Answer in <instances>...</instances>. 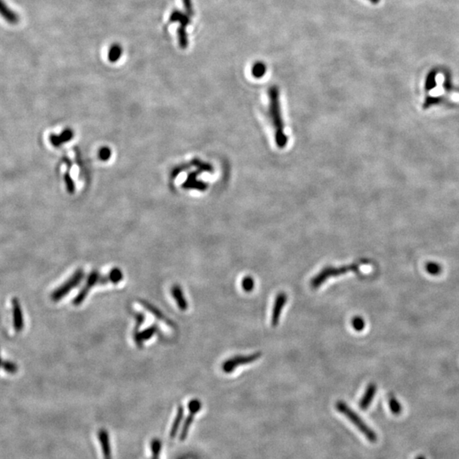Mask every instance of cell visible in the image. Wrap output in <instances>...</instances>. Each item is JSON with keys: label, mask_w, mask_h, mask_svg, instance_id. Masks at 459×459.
Here are the masks:
<instances>
[{"label": "cell", "mask_w": 459, "mask_h": 459, "mask_svg": "<svg viewBox=\"0 0 459 459\" xmlns=\"http://www.w3.org/2000/svg\"><path fill=\"white\" fill-rule=\"evenodd\" d=\"M140 302L143 306L144 308H146L149 312H151L152 315L156 317V319L162 321L163 323L170 326V328H175V323H173L171 320L169 319L167 316H164L163 312L159 309H157L156 306H153L152 304L147 302V301H145V300H140Z\"/></svg>", "instance_id": "11"}, {"label": "cell", "mask_w": 459, "mask_h": 459, "mask_svg": "<svg viewBox=\"0 0 459 459\" xmlns=\"http://www.w3.org/2000/svg\"><path fill=\"white\" fill-rule=\"evenodd\" d=\"M266 72V66L264 63L261 62H258L254 63L252 67V74L255 78H262Z\"/></svg>", "instance_id": "20"}, {"label": "cell", "mask_w": 459, "mask_h": 459, "mask_svg": "<svg viewBox=\"0 0 459 459\" xmlns=\"http://www.w3.org/2000/svg\"><path fill=\"white\" fill-rule=\"evenodd\" d=\"M1 368H3L4 371L8 372V373H10V374H15V373H17L18 370H19L18 365H17V363H15L14 362L9 361V360H4V361L2 362Z\"/></svg>", "instance_id": "22"}, {"label": "cell", "mask_w": 459, "mask_h": 459, "mask_svg": "<svg viewBox=\"0 0 459 459\" xmlns=\"http://www.w3.org/2000/svg\"><path fill=\"white\" fill-rule=\"evenodd\" d=\"M11 304H12L14 329L16 332H22L25 327V321H24L22 306L17 298H13Z\"/></svg>", "instance_id": "6"}, {"label": "cell", "mask_w": 459, "mask_h": 459, "mask_svg": "<svg viewBox=\"0 0 459 459\" xmlns=\"http://www.w3.org/2000/svg\"><path fill=\"white\" fill-rule=\"evenodd\" d=\"M336 409L339 411L340 414L345 415V417L348 418L361 432H362L364 437L368 439L370 442L375 443L378 440L377 434L375 433L373 430H372L370 427L368 426L364 421L362 420V417L359 416L358 414L352 410L350 407H349L347 404L342 401H337L335 405Z\"/></svg>", "instance_id": "1"}, {"label": "cell", "mask_w": 459, "mask_h": 459, "mask_svg": "<svg viewBox=\"0 0 459 459\" xmlns=\"http://www.w3.org/2000/svg\"><path fill=\"white\" fill-rule=\"evenodd\" d=\"M85 271L83 269H78L72 276L69 277L64 284L53 291L50 294V299L54 302H59L66 296L72 290L78 287L85 277Z\"/></svg>", "instance_id": "4"}, {"label": "cell", "mask_w": 459, "mask_h": 459, "mask_svg": "<svg viewBox=\"0 0 459 459\" xmlns=\"http://www.w3.org/2000/svg\"><path fill=\"white\" fill-rule=\"evenodd\" d=\"M443 87H444V89L447 92L452 91V90H453V83H452V78H451V75H450L449 73H446V74H445Z\"/></svg>", "instance_id": "29"}, {"label": "cell", "mask_w": 459, "mask_h": 459, "mask_svg": "<svg viewBox=\"0 0 459 459\" xmlns=\"http://www.w3.org/2000/svg\"><path fill=\"white\" fill-rule=\"evenodd\" d=\"M359 270V265L356 264H349L340 267H333V266H327L320 271L319 273L313 277L310 281V285L313 288H318L321 287L326 281L333 277H339L344 274L348 273L350 271H357Z\"/></svg>", "instance_id": "3"}, {"label": "cell", "mask_w": 459, "mask_h": 459, "mask_svg": "<svg viewBox=\"0 0 459 459\" xmlns=\"http://www.w3.org/2000/svg\"><path fill=\"white\" fill-rule=\"evenodd\" d=\"M426 270L428 272L432 275H438L441 271V266L440 264L435 263V262H430L426 265Z\"/></svg>", "instance_id": "27"}, {"label": "cell", "mask_w": 459, "mask_h": 459, "mask_svg": "<svg viewBox=\"0 0 459 459\" xmlns=\"http://www.w3.org/2000/svg\"><path fill=\"white\" fill-rule=\"evenodd\" d=\"M183 417H184V408H183L182 406H179L177 414H176L175 418L174 423H173L172 428L170 430V437L171 438H175L177 433H178L180 423L182 422Z\"/></svg>", "instance_id": "17"}, {"label": "cell", "mask_w": 459, "mask_h": 459, "mask_svg": "<svg viewBox=\"0 0 459 459\" xmlns=\"http://www.w3.org/2000/svg\"><path fill=\"white\" fill-rule=\"evenodd\" d=\"M0 17L11 25H17L20 22L19 15L12 10L4 0H0Z\"/></svg>", "instance_id": "9"}, {"label": "cell", "mask_w": 459, "mask_h": 459, "mask_svg": "<svg viewBox=\"0 0 459 459\" xmlns=\"http://www.w3.org/2000/svg\"><path fill=\"white\" fill-rule=\"evenodd\" d=\"M261 355H262V354L261 352H257V353H254V354L248 355H235L233 357L226 360L223 363L222 369L226 373H230V372H232L234 370H236L239 366L249 364V363L256 362L257 360L261 358Z\"/></svg>", "instance_id": "5"}, {"label": "cell", "mask_w": 459, "mask_h": 459, "mask_svg": "<svg viewBox=\"0 0 459 459\" xmlns=\"http://www.w3.org/2000/svg\"><path fill=\"white\" fill-rule=\"evenodd\" d=\"M437 71L436 69H433L431 70L426 76V79H425V84H424V89L426 90L427 92L431 91L433 90L434 88H436L437 86Z\"/></svg>", "instance_id": "19"}, {"label": "cell", "mask_w": 459, "mask_h": 459, "mask_svg": "<svg viewBox=\"0 0 459 459\" xmlns=\"http://www.w3.org/2000/svg\"><path fill=\"white\" fill-rule=\"evenodd\" d=\"M443 101L442 97H434V96H429L426 98V100L423 103V108L428 109L435 105L440 104Z\"/></svg>", "instance_id": "24"}, {"label": "cell", "mask_w": 459, "mask_h": 459, "mask_svg": "<svg viewBox=\"0 0 459 459\" xmlns=\"http://www.w3.org/2000/svg\"><path fill=\"white\" fill-rule=\"evenodd\" d=\"M2 359H1V355H0V368H1V365H2Z\"/></svg>", "instance_id": "34"}, {"label": "cell", "mask_w": 459, "mask_h": 459, "mask_svg": "<svg viewBox=\"0 0 459 459\" xmlns=\"http://www.w3.org/2000/svg\"><path fill=\"white\" fill-rule=\"evenodd\" d=\"M190 414L187 417H186V421L184 423V425H183L182 430L180 432V436H179V440H185L186 439V437L188 436V432H189L190 427L192 425V422L194 420V417H195L196 414H197L198 412H197L195 410H189Z\"/></svg>", "instance_id": "15"}, {"label": "cell", "mask_w": 459, "mask_h": 459, "mask_svg": "<svg viewBox=\"0 0 459 459\" xmlns=\"http://www.w3.org/2000/svg\"><path fill=\"white\" fill-rule=\"evenodd\" d=\"M171 295H172L174 300L175 301L176 305L178 306L180 310L185 311L188 309V301L186 300L184 292H183L182 287H180L178 284L173 285L171 287Z\"/></svg>", "instance_id": "10"}, {"label": "cell", "mask_w": 459, "mask_h": 459, "mask_svg": "<svg viewBox=\"0 0 459 459\" xmlns=\"http://www.w3.org/2000/svg\"><path fill=\"white\" fill-rule=\"evenodd\" d=\"M376 391H377V387L374 384H370L368 385L367 390L365 391L364 395L362 396V400L360 401V407L362 410H367L371 405L376 394Z\"/></svg>", "instance_id": "13"}, {"label": "cell", "mask_w": 459, "mask_h": 459, "mask_svg": "<svg viewBox=\"0 0 459 459\" xmlns=\"http://www.w3.org/2000/svg\"><path fill=\"white\" fill-rule=\"evenodd\" d=\"M98 437L101 442L104 459H111V446H110V440H109L108 431L105 430H100L98 433Z\"/></svg>", "instance_id": "12"}, {"label": "cell", "mask_w": 459, "mask_h": 459, "mask_svg": "<svg viewBox=\"0 0 459 459\" xmlns=\"http://www.w3.org/2000/svg\"><path fill=\"white\" fill-rule=\"evenodd\" d=\"M69 136H70L69 132L66 131L63 134L59 135V136H57V135H50L49 140H50V142H51L52 145H54L55 147H59L61 144H62V142H64V141H66V140H68L69 138H70Z\"/></svg>", "instance_id": "23"}, {"label": "cell", "mask_w": 459, "mask_h": 459, "mask_svg": "<svg viewBox=\"0 0 459 459\" xmlns=\"http://www.w3.org/2000/svg\"><path fill=\"white\" fill-rule=\"evenodd\" d=\"M177 38H178V43L181 49H185L189 45V38H188V33H187V27L186 26H179L177 30Z\"/></svg>", "instance_id": "16"}, {"label": "cell", "mask_w": 459, "mask_h": 459, "mask_svg": "<svg viewBox=\"0 0 459 459\" xmlns=\"http://www.w3.org/2000/svg\"><path fill=\"white\" fill-rule=\"evenodd\" d=\"M108 284H114V278L111 271L107 276H102L98 270H91L87 277L85 286L82 287L78 295L74 298L72 303L74 306H80L88 296L90 290L95 287V285H105Z\"/></svg>", "instance_id": "2"}, {"label": "cell", "mask_w": 459, "mask_h": 459, "mask_svg": "<svg viewBox=\"0 0 459 459\" xmlns=\"http://www.w3.org/2000/svg\"><path fill=\"white\" fill-rule=\"evenodd\" d=\"M254 280L253 277H246L241 282V287L246 292H251L254 288Z\"/></svg>", "instance_id": "25"}, {"label": "cell", "mask_w": 459, "mask_h": 459, "mask_svg": "<svg viewBox=\"0 0 459 459\" xmlns=\"http://www.w3.org/2000/svg\"><path fill=\"white\" fill-rule=\"evenodd\" d=\"M152 451H153V459H158L160 452H161V441L157 439H154L152 441Z\"/></svg>", "instance_id": "28"}, {"label": "cell", "mask_w": 459, "mask_h": 459, "mask_svg": "<svg viewBox=\"0 0 459 459\" xmlns=\"http://www.w3.org/2000/svg\"><path fill=\"white\" fill-rule=\"evenodd\" d=\"M124 49L119 44H114L108 50V59L111 62H117L123 56Z\"/></svg>", "instance_id": "18"}, {"label": "cell", "mask_w": 459, "mask_h": 459, "mask_svg": "<svg viewBox=\"0 0 459 459\" xmlns=\"http://www.w3.org/2000/svg\"><path fill=\"white\" fill-rule=\"evenodd\" d=\"M287 294L283 292L278 293L276 297L275 302H274L273 309H272V316H271V324L274 327H276L279 323L281 314L284 309V306L287 303Z\"/></svg>", "instance_id": "7"}, {"label": "cell", "mask_w": 459, "mask_h": 459, "mask_svg": "<svg viewBox=\"0 0 459 459\" xmlns=\"http://www.w3.org/2000/svg\"><path fill=\"white\" fill-rule=\"evenodd\" d=\"M389 406L391 409V413L394 415H399L402 412V407L401 403L396 400V398L394 395H390L389 397Z\"/></svg>", "instance_id": "21"}, {"label": "cell", "mask_w": 459, "mask_h": 459, "mask_svg": "<svg viewBox=\"0 0 459 459\" xmlns=\"http://www.w3.org/2000/svg\"><path fill=\"white\" fill-rule=\"evenodd\" d=\"M368 1L373 4H378L380 2V0H368Z\"/></svg>", "instance_id": "32"}, {"label": "cell", "mask_w": 459, "mask_h": 459, "mask_svg": "<svg viewBox=\"0 0 459 459\" xmlns=\"http://www.w3.org/2000/svg\"><path fill=\"white\" fill-rule=\"evenodd\" d=\"M134 317L136 319V324H135V328H134V332H137L139 329H140V326L143 324L144 322H145V316L143 314H141L140 312H135L134 314Z\"/></svg>", "instance_id": "30"}, {"label": "cell", "mask_w": 459, "mask_h": 459, "mask_svg": "<svg viewBox=\"0 0 459 459\" xmlns=\"http://www.w3.org/2000/svg\"><path fill=\"white\" fill-rule=\"evenodd\" d=\"M182 2L186 13L192 17L194 15V10H193L192 0H182Z\"/></svg>", "instance_id": "31"}, {"label": "cell", "mask_w": 459, "mask_h": 459, "mask_svg": "<svg viewBox=\"0 0 459 459\" xmlns=\"http://www.w3.org/2000/svg\"><path fill=\"white\" fill-rule=\"evenodd\" d=\"M352 326L356 331H362L365 328V321L361 316H355L352 319Z\"/></svg>", "instance_id": "26"}, {"label": "cell", "mask_w": 459, "mask_h": 459, "mask_svg": "<svg viewBox=\"0 0 459 459\" xmlns=\"http://www.w3.org/2000/svg\"><path fill=\"white\" fill-rule=\"evenodd\" d=\"M170 22H178L179 26L187 27L192 22V20H191V16H189L186 12L174 10L170 15Z\"/></svg>", "instance_id": "14"}, {"label": "cell", "mask_w": 459, "mask_h": 459, "mask_svg": "<svg viewBox=\"0 0 459 459\" xmlns=\"http://www.w3.org/2000/svg\"><path fill=\"white\" fill-rule=\"evenodd\" d=\"M415 459H427L425 457H423V455H418V456L416 457Z\"/></svg>", "instance_id": "33"}, {"label": "cell", "mask_w": 459, "mask_h": 459, "mask_svg": "<svg viewBox=\"0 0 459 459\" xmlns=\"http://www.w3.org/2000/svg\"><path fill=\"white\" fill-rule=\"evenodd\" d=\"M159 332V328L156 324L150 326L149 328H147V329H145L141 332L140 331L134 332V342L139 348H142L143 343L145 341H148L153 336L155 335L156 333H158Z\"/></svg>", "instance_id": "8"}]
</instances>
